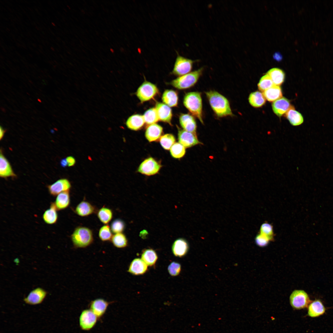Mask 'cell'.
<instances>
[{
    "mask_svg": "<svg viewBox=\"0 0 333 333\" xmlns=\"http://www.w3.org/2000/svg\"><path fill=\"white\" fill-rule=\"evenodd\" d=\"M205 93L212 109L217 117L234 116L229 102L225 97L215 90H211Z\"/></svg>",
    "mask_w": 333,
    "mask_h": 333,
    "instance_id": "1",
    "label": "cell"
},
{
    "mask_svg": "<svg viewBox=\"0 0 333 333\" xmlns=\"http://www.w3.org/2000/svg\"><path fill=\"white\" fill-rule=\"evenodd\" d=\"M183 104L191 114L197 118L204 124L201 93L195 91L186 93L183 98Z\"/></svg>",
    "mask_w": 333,
    "mask_h": 333,
    "instance_id": "2",
    "label": "cell"
},
{
    "mask_svg": "<svg viewBox=\"0 0 333 333\" xmlns=\"http://www.w3.org/2000/svg\"><path fill=\"white\" fill-rule=\"evenodd\" d=\"M71 238L75 248H86L92 244L94 240L92 230L84 226L76 227L71 235Z\"/></svg>",
    "mask_w": 333,
    "mask_h": 333,
    "instance_id": "3",
    "label": "cell"
},
{
    "mask_svg": "<svg viewBox=\"0 0 333 333\" xmlns=\"http://www.w3.org/2000/svg\"><path fill=\"white\" fill-rule=\"evenodd\" d=\"M204 69L202 67L173 80L171 84L179 89H185L194 86L202 76Z\"/></svg>",
    "mask_w": 333,
    "mask_h": 333,
    "instance_id": "4",
    "label": "cell"
},
{
    "mask_svg": "<svg viewBox=\"0 0 333 333\" xmlns=\"http://www.w3.org/2000/svg\"><path fill=\"white\" fill-rule=\"evenodd\" d=\"M177 56L172 73L179 76L187 74L192 70L194 63L197 60H192L180 55L176 51Z\"/></svg>",
    "mask_w": 333,
    "mask_h": 333,
    "instance_id": "5",
    "label": "cell"
},
{
    "mask_svg": "<svg viewBox=\"0 0 333 333\" xmlns=\"http://www.w3.org/2000/svg\"><path fill=\"white\" fill-rule=\"evenodd\" d=\"M312 301L308 294L304 290H295L290 297V303L292 307L297 310L307 308Z\"/></svg>",
    "mask_w": 333,
    "mask_h": 333,
    "instance_id": "6",
    "label": "cell"
},
{
    "mask_svg": "<svg viewBox=\"0 0 333 333\" xmlns=\"http://www.w3.org/2000/svg\"><path fill=\"white\" fill-rule=\"evenodd\" d=\"M158 93V89L155 84L145 81L138 88L136 94L140 101L143 103L153 99Z\"/></svg>",
    "mask_w": 333,
    "mask_h": 333,
    "instance_id": "7",
    "label": "cell"
},
{
    "mask_svg": "<svg viewBox=\"0 0 333 333\" xmlns=\"http://www.w3.org/2000/svg\"><path fill=\"white\" fill-rule=\"evenodd\" d=\"M161 167V165L157 161L150 157L146 159L141 163L138 171L144 175H152L157 173Z\"/></svg>",
    "mask_w": 333,
    "mask_h": 333,
    "instance_id": "8",
    "label": "cell"
},
{
    "mask_svg": "<svg viewBox=\"0 0 333 333\" xmlns=\"http://www.w3.org/2000/svg\"><path fill=\"white\" fill-rule=\"evenodd\" d=\"M98 319L90 309L84 310L82 311L79 317L80 326L83 330H89L95 325Z\"/></svg>",
    "mask_w": 333,
    "mask_h": 333,
    "instance_id": "9",
    "label": "cell"
},
{
    "mask_svg": "<svg viewBox=\"0 0 333 333\" xmlns=\"http://www.w3.org/2000/svg\"><path fill=\"white\" fill-rule=\"evenodd\" d=\"M178 139L179 142L185 148H190L202 143L198 140L196 134L178 128Z\"/></svg>",
    "mask_w": 333,
    "mask_h": 333,
    "instance_id": "10",
    "label": "cell"
},
{
    "mask_svg": "<svg viewBox=\"0 0 333 333\" xmlns=\"http://www.w3.org/2000/svg\"><path fill=\"white\" fill-rule=\"evenodd\" d=\"M47 292L43 289L38 287L31 291L23 301L28 304L35 305L41 304L46 298Z\"/></svg>",
    "mask_w": 333,
    "mask_h": 333,
    "instance_id": "11",
    "label": "cell"
},
{
    "mask_svg": "<svg viewBox=\"0 0 333 333\" xmlns=\"http://www.w3.org/2000/svg\"><path fill=\"white\" fill-rule=\"evenodd\" d=\"M111 303L103 298H97L90 302L89 307L90 309L99 319L104 315L109 305Z\"/></svg>",
    "mask_w": 333,
    "mask_h": 333,
    "instance_id": "12",
    "label": "cell"
},
{
    "mask_svg": "<svg viewBox=\"0 0 333 333\" xmlns=\"http://www.w3.org/2000/svg\"><path fill=\"white\" fill-rule=\"evenodd\" d=\"M71 187V184L67 179H61L47 185V188L50 195L55 196L62 192L69 191Z\"/></svg>",
    "mask_w": 333,
    "mask_h": 333,
    "instance_id": "13",
    "label": "cell"
},
{
    "mask_svg": "<svg viewBox=\"0 0 333 333\" xmlns=\"http://www.w3.org/2000/svg\"><path fill=\"white\" fill-rule=\"evenodd\" d=\"M179 121L183 130L196 134L197 125L194 116L189 114L181 113Z\"/></svg>",
    "mask_w": 333,
    "mask_h": 333,
    "instance_id": "14",
    "label": "cell"
},
{
    "mask_svg": "<svg viewBox=\"0 0 333 333\" xmlns=\"http://www.w3.org/2000/svg\"><path fill=\"white\" fill-rule=\"evenodd\" d=\"M155 108L159 120L171 125L172 114L170 107L164 103L158 102L156 104Z\"/></svg>",
    "mask_w": 333,
    "mask_h": 333,
    "instance_id": "15",
    "label": "cell"
},
{
    "mask_svg": "<svg viewBox=\"0 0 333 333\" xmlns=\"http://www.w3.org/2000/svg\"><path fill=\"white\" fill-rule=\"evenodd\" d=\"M291 106L289 101L284 97L276 100L272 104L273 112L279 117L286 113Z\"/></svg>",
    "mask_w": 333,
    "mask_h": 333,
    "instance_id": "16",
    "label": "cell"
},
{
    "mask_svg": "<svg viewBox=\"0 0 333 333\" xmlns=\"http://www.w3.org/2000/svg\"><path fill=\"white\" fill-rule=\"evenodd\" d=\"M326 312V308L322 301L315 299L311 301L308 306L307 314L311 318H316L323 315Z\"/></svg>",
    "mask_w": 333,
    "mask_h": 333,
    "instance_id": "17",
    "label": "cell"
},
{
    "mask_svg": "<svg viewBox=\"0 0 333 333\" xmlns=\"http://www.w3.org/2000/svg\"><path fill=\"white\" fill-rule=\"evenodd\" d=\"M163 132V128L156 123L149 125L145 134L146 139L150 142L157 141L160 138Z\"/></svg>",
    "mask_w": 333,
    "mask_h": 333,
    "instance_id": "18",
    "label": "cell"
},
{
    "mask_svg": "<svg viewBox=\"0 0 333 333\" xmlns=\"http://www.w3.org/2000/svg\"><path fill=\"white\" fill-rule=\"evenodd\" d=\"M75 211L76 214L79 216L86 217L95 212L96 209L94 206L89 202L83 200L77 205Z\"/></svg>",
    "mask_w": 333,
    "mask_h": 333,
    "instance_id": "19",
    "label": "cell"
},
{
    "mask_svg": "<svg viewBox=\"0 0 333 333\" xmlns=\"http://www.w3.org/2000/svg\"><path fill=\"white\" fill-rule=\"evenodd\" d=\"M0 176L2 178L16 176L10 163L4 156L1 150L0 155Z\"/></svg>",
    "mask_w": 333,
    "mask_h": 333,
    "instance_id": "20",
    "label": "cell"
},
{
    "mask_svg": "<svg viewBox=\"0 0 333 333\" xmlns=\"http://www.w3.org/2000/svg\"><path fill=\"white\" fill-rule=\"evenodd\" d=\"M147 269V265L141 259L135 258L130 263L128 271L135 275H141L144 273Z\"/></svg>",
    "mask_w": 333,
    "mask_h": 333,
    "instance_id": "21",
    "label": "cell"
},
{
    "mask_svg": "<svg viewBox=\"0 0 333 333\" xmlns=\"http://www.w3.org/2000/svg\"><path fill=\"white\" fill-rule=\"evenodd\" d=\"M189 245L187 241L183 238L176 240L172 246L174 254L176 257H181L184 256L187 253Z\"/></svg>",
    "mask_w": 333,
    "mask_h": 333,
    "instance_id": "22",
    "label": "cell"
},
{
    "mask_svg": "<svg viewBox=\"0 0 333 333\" xmlns=\"http://www.w3.org/2000/svg\"><path fill=\"white\" fill-rule=\"evenodd\" d=\"M145 123L143 116L136 114L130 116L126 120L125 123L129 129L137 131L141 129Z\"/></svg>",
    "mask_w": 333,
    "mask_h": 333,
    "instance_id": "23",
    "label": "cell"
},
{
    "mask_svg": "<svg viewBox=\"0 0 333 333\" xmlns=\"http://www.w3.org/2000/svg\"><path fill=\"white\" fill-rule=\"evenodd\" d=\"M70 203L69 191L62 192L56 196L54 203L58 211L64 210L67 208Z\"/></svg>",
    "mask_w": 333,
    "mask_h": 333,
    "instance_id": "24",
    "label": "cell"
},
{
    "mask_svg": "<svg viewBox=\"0 0 333 333\" xmlns=\"http://www.w3.org/2000/svg\"><path fill=\"white\" fill-rule=\"evenodd\" d=\"M57 211L54 203L52 202L50 208L45 210L43 215L42 218L44 222L48 224L56 223L58 219Z\"/></svg>",
    "mask_w": 333,
    "mask_h": 333,
    "instance_id": "25",
    "label": "cell"
},
{
    "mask_svg": "<svg viewBox=\"0 0 333 333\" xmlns=\"http://www.w3.org/2000/svg\"><path fill=\"white\" fill-rule=\"evenodd\" d=\"M162 98L164 104L170 107H176L178 105V94L173 90L170 89L165 90L162 94Z\"/></svg>",
    "mask_w": 333,
    "mask_h": 333,
    "instance_id": "26",
    "label": "cell"
},
{
    "mask_svg": "<svg viewBox=\"0 0 333 333\" xmlns=\"http://www.w3.org/2000/svg\"><path fill=\"white\" fill-rule=\"evenodd\" d=\"M286 117L290 123L293 126L299 125L303 122V118L302 115L295 110L293 106H290L286 113Z\"/></svg>",
    "mask_w": 333,
    "mask_h": 333,
    "instance_id": "27",
    "label": "cell"
},
{
    "mask_svg": "<svg viewBox=\"0 0 333 333\" xmlns=\"http://www.w3.org/2000/svg\"><path fill=\"white\" fill-rule=\"evenodd\" d=\"M263 94L265 98L270 102L275 101L282 97L281 88L275 85L264 91Z\"/></svg>",
    "mask_w": 333,
    "mask_h": 333,
    "instance_id": "28",
    "label": "cell"
},
{
    "mask_svg": "<svg viewBox=\"0 0 333 333\" xmlns=\"http://www.w3.org/2000/svg\"><path fill=\"white\" fill-rule=\"evenodd\" d=\"M270 77L275 85H281L284 81L285 74L281 69L273 68L268 71L267 73Z\"/></svg>",
    "mask_w": 333,
    "mask_h": 333,
    "instance_id": "29",
    "label": "cell"
},
{
    "mask_svg": "<svg viewBox=\"0 0 333 333\" xmlns=\"http://www.w3.org/2000/svg\"><path fill=\"white\" fill-rule=\"evenodd\" d=\"M249 101L252 106L257 108L262 106L265 104L266 101L263 94L260 92L257 91L250 94Z\"/></svg>",
    "mask_w": 333,
    "mask_h": 333,
    "instance_id": "30",
    "label": "cell"
},
{
    "mask_svg": "<svg viewBox=\"0 0 333 333\" xmlns=\"http://www.w3.org/2000/svg\"><path fill=\"white\" fill-rule=\"evenodd\" d=\"M113 212L109 208L103 206L97 212V216L100 221L104 224H108L113 217Z\"/></svg>",
    "mask_w": 333,
    "mask_h": 333,
    "instance_id": "31",
    "label": "cell"
},
{
    "mask_svg": "<svg viewBox=\"0 0 333 333\" xmlns=\"http://www.w3.org/2000/svg\"><path fill=\"white\" fill-rule=\"evenodd\" d=\"M141 258L147 266H152L156 263L158 256L154 250L149 249L143 251L142 254Z\"/></svg>",
    "mask_w": 333,
    "mask_h": 333,
    "instance_id": "32",
    "label": "cell"
},
{
    "mask_svg": "<svg viewBox=\"0 0 333 333\" xmlns=\"http://www.w3.org/2000/svg\"><path fill=\"white\" fill-rule=\"evenodd\" d=\"M111 241L113 245L118 248H124L128 245L127 238L125 235L122 233L113 235Z\"/></svg>",
    "mask_w": 333,
    "mask_h": 333,
    "instance_id": "33",
    "label": "cell"
},
{
    "mask_svg": "<svg viewBox=\"0 0 333 333\" xmlns=\"http://www.w3.org/2000/svg\"><path fill=\"white\" fill-rule=\"evenodd\" d=\"M143 116L145 123L147 125L156 123L159 121L155 108L148 109L145 112Z\"/></svg>",
    "mask_w": 333,
    "mask_h": 333,
    "instance_id": "34",
    "label": "cell"
},
{
    "mask_svg": "<svg viewBox=\"0 0 333 333\" xmlns=\"http://www.w3.org/2000/svg\"><path fill=\"white\" fill-rule=\"evenodd\" d=\"M171 156L175 158H180L185 154V148L179 142L175 143L170 149Z\"/></svg>",
    "mask_w": 333,
    "mask_h": 333,
    "instance_id": "35",
    "label": "cell"
},
{
    "mask_svg": "<svg viewBox=\"0 0 333 333\" xmlns=\"http://www.w3.org/2000/svg\"><path fill=\"white\" fill-rule=\"evenodd\" d=\"M110 227L108 224H105L100 228L98 236L99 239L102 241H110L113 236Z\"/></svg>",
    "mask_w": 333,
    "mask_h": 333,
    "instance_id": "36",
    "label": "cell"
},
{
    "mask_svg": "<svg viewBox=\"0 0 333 333\" xmlns=\"http://www.w3.org/2000/svg\"><path fill=\"white\" fill-rule=\"evenodd\" d=\"M175 139L171 134H167L162 136L160 138V142L162 147L165 150H169L175 143Z\"/></svg>",
    "mask_w": 333,
    "mask_h": 333,
    "instance_id": "37",
    "label": "cell"
},
{
    "mask_svg": "<svg viewBox=\"0 0 333 333\" xmlns=\"http://www.w3.org/2000/svg\"><path fill=\"white\" fill-rule=\"evenodd\" d=\"M274 85L269 76L266 74L260 79L258 87L260 91L264 92Z\"/></svg>",
    "mask_w": 333,
    "mask_h": 333,
    "instance_id": "38",
    "label": "cell"
},
{
    "mask_svg": "<svg viewBox=\"0 0 333 333\" xmlns=\"http://www.w3.org/2000/svg\"><path fill=\"white\" fill-rule=\"evenodd\" d=\"M259 233L265 235L273 240L274 234L273 225L267 222H265L261 225Z\"/></svg>",
    "mask_w": 333,
    "mask_h": 333,
    "instance_id": "39",
    "label": "cell"
},
{
    "mask_svg": "<svg viewBox=\"0 0 333 333\" xmlns=\"http://www.w3.org/2000/svg\"><path fill=\"white\" fill-rule=\"evenodd\" d=\"M110 227L112 232L114 234L122 233L125 229V224L121 220L117 219L113 221Z\"/></svg>",
    "mask_w": 333,
    "mask_h": 333,
    "instance_id": "40",
    "label": "cell"
},
{
    "mask_svg": "<svg viewBox=\"0 0 333 333\" xmlns=\"http://www.w3.org/2000/svg\"><path fill=\"white\" fill-rule=\"evenodd\" d=\"M273 240L268 236L259 233L257 234L255 238L256 244L261 247L266 246L269 242Z\"/></svg>",
    "mask_w": 333,
    "mask_h": 333,
    "instance_id": "41",
    "label": "cell"
},
{
    "mask_svg": "<svg viewBox=\"0 0 333 333\" xmlns=\"http://www.w3.org/2000/svg\"><path fill=\"white\" fill-rule=\"evenodd\" d=\"M181 270V266L178 263L173 262L169 265L168 270L169 274L172 276H175L178 275Z\"/></svg>",
    "mask_w": 333,
    "mask_h": 333,
    "instance_id": "42",
    "label": "cell"
},
{
    "mask_svg": "<svg viewBox=\"0 0 333 333\" xmlns=\"http://www.w3.org/2000/svg\"><path fill=\"white\" fill-rule=\"evenodd\" d=\"M68 166H74L76 163V160L75 158L72 156H69L66 158Z\"/></svg>",
    "mask_w": 333,
    "mask_h": 333,
    "instance_id": "43",
    "label": "cell"
},
{
    "mask_svg": "<svg viewBox=\"0 0 333 333\" xmlns=\"http://www.w3.org/2000/svg\"><path fill=\"white\" fill-rule=\"evenodd\" d=\"M60 164L61 166L63 167H65L68 166V163L66 159L64 158L62 159L60 162Z\"/></svg>",
    "mask_w": 333,
    "mask_h": 333,
    "instance_id": "44",
    "label": "cell"
},
{
    "mask_svg": "<svg viewBox=\"0 0 333 333\" xmlns=\"http://www.w3.org/2000/svg\"><path fill=\"white\" fill-rule=\"evenodd\" d=\"M6 132V130L1 126L0 127V139H1L2 138L4 134Z\"/></svg>",
    "mask_w": 333,
    "mask_h": 333,
    "instance_id": "45",
    "label": "cell"
}]
</instances>
